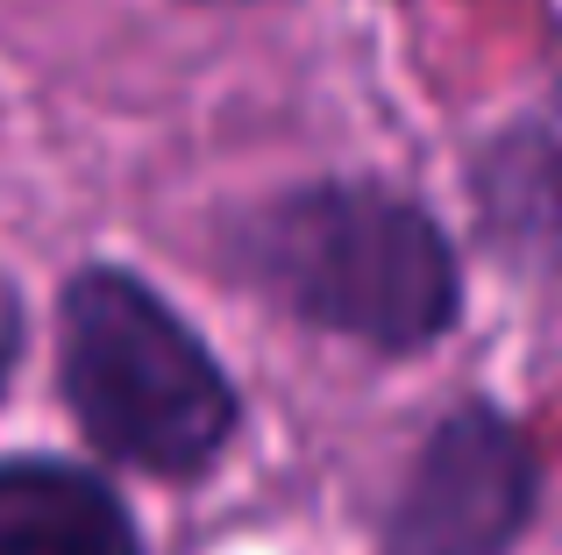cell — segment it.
Listing matches in <instances>:
<instances>
[{
  "label": "cell",
  "instance_id": "obj_1",
  "mask_svg": "<svg viewBox=\"0 0 562 555\" xmlns=\"http://www.w3.org/2000/svg\"><path fill=\"white\" fill-rule=\"evenodd\" d=\"M221 271L263 306L371 356H420L463 320V250L384 179H300L221 222Z\"/></svg>",
  "mask_w": 562,
  "mask_h": 555
},
{
  "label": "cell",
  "instance_id": "obj_2",
  "mask_svg": "<svg viewBox=\"0 0 562 555\" xmlns=\"http://www.w3.org/2000/svg\"><path fill=\"white\" fill-rule=\"evenodd\" d=\"M57 392L93 456L165 485H200L243 428V392L206 335L108 257L57 292Z\"/></svg>",
  "mask_w": 562,
  "mask_h": 555
},
{
  "label": "cell",
  "instance_id": "obj_3",
  "mask_svg": "<svg viewBox=\"0 0 562 555\" xmlns=\"http://www.w3.org/2000/svg\"><path fill=\"white\" fill-rule=\"evenodd\" d=\"M541 513V456L492 399H463L427 428L378 520V555H513Z\"/></svg>",
  "mask_w": 562,
  "mask_h": 555
},
{
  "label": "cell",
  "instance_id": "obj_4",
  "mask_svg": "<svg viewBox=\"0 0 562 555\" xmlns=\"http://www.w3.org/2000/svg\"><path fill=\"white\" fill-rule=\"evenodd\" d=\"M463 185L484 250L520 278L562 285V57L535 100L477 136Z\"/></svg>",
  "mask_w": 562,
  "mask_h": 555
},
{
  "label": "cell",
  "instance_id": "obj_5",
  "mask_svg": "<svg viewBox=\"0 0 562 555\" xmlns=\"http://www.w3.org/2000/svg\"><path fill=\"white\" fill-rule=\"evenodd\" d=\"M0 555H143V534L108 471L0 456Z\"/></svg>",
  "mask_w": 562,
  "mask_h": 555
},
{
  "label": "cell",
  "instance_id": "obj_6",
  "mask_svg": "<svg viewBox=\"0 0 562 555\" xmlns=\"http://www.w3.org/2000/svg\"><path fill=\"white\" fill-rule=\"evenodd\" d=\"M22 349H29V299L8 271H0V399H8L14 371H22Z\"/></svg>",
  "mask_w": 562,
  "mask_h": 555
},
{
  "label": "cell",
  "instance_id": "obj_7",
  "mask_svg": "<svg viewBox=\"0 0 562 555\" xmlns=\"http://www.w3.org/2000/svg\"><path fill=\"white\" fill-rule=\"evenodd\" d=\"M186 8H278V0H186Z\"/></svg>",
  "mask_w": 562,
  "mask_h": 555
}]
</instances>
